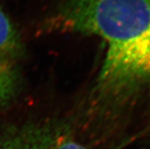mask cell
<instances>
[{
    "label": "cell",
    "instance_id": "1",
    "mask_svg": "<svg viewBox=\"0 0 150 149\" xmlns=\"http://www.w3.org/2000/svg\"><path fill=\"white\" fill-rule=\"evenodd\" d=\"M56 24L105 42L100 94L117 96L150 84V0H67Z\"/></svg>",
    "mask_w": 150,
    "mask_h": 149
},
{
    "label": "cell",
    "instance_id": "2",
    "mask_svg": "<svg viewBox=\"0 0 150 149\" xmlns=\"http://www.w3.org/2000/svg\"><path fill=\"white\" fill-rule=\"evenodd\" d=\"M0 149H91L68 129L55 123L0 128Z\"/></svg>",
    "mask_w": 150,
    "mask_h": 149
},
{
    "label": "cell",
    "instance_id": "3",
    "mask_svg": "<svg viewBox=\"0 0 150 149\" xmlns=\"http://www.w3.org/2000/svg\"><path fill=\"white\" fill-rule=\"evenodd\" d=\"M21 54L19 36L0 8V105L9 101L18 91Z\"/></svg>",
    "mask_w": 150,
    "mask_h": 149
}]
</instances>
